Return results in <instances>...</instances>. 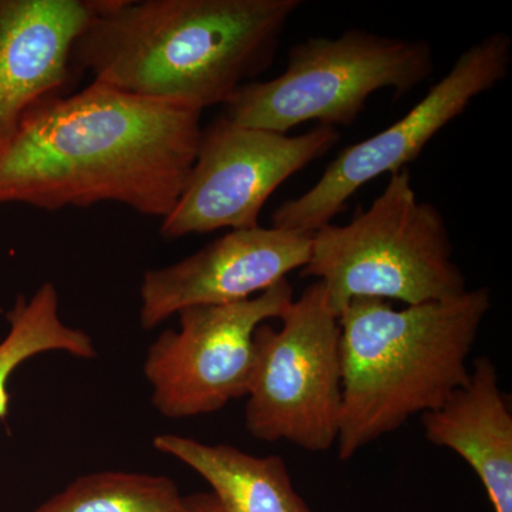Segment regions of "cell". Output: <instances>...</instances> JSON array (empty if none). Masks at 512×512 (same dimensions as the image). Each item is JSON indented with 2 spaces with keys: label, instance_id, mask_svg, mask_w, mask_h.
Listing matches in <instances>:
<instances>
[{
  "label": "cell",
  "instance_id": "6",
  "mask_svg": "<svg viewBox=\"0 0 512 512\" xmlns=\"http://www.w3.org/2000/svg\"><path fill=\"white\" fill-rule=\"evenodd\" d=\"M279 319L281 328L262 323L255 332L247 430L265 443L286 441L325 453L336 446L342 413L339 319L318 281Z\"/></svg>",
  "mask_w": 512,
  "mask_h": 512
},
{
  "label": "cell",
  "instance_id": "7",
  "mask_svg": "<svg viewBox=\"0 0 512 512\" xmlns=\"http://www.w3.org/2000/svg\"><path fill=\"white\" fill-rule=\"evenodd\" d=\"M511 63L512 40L507 33L478 40L402 119L343 148L308 191L282 202L272 215V227L312 235L332 224L360 188L383 174L406 170L478 96L504 82Z\"/></svg>",
  "mask_w": 512,
  "mask_h": 512
},
{
  "label": "cell",
  "instance_id": "14",
  "mask_svg": "<svg viewBox=\"0 0 512 512\" xmlns=\"http://www.w3.org/2000/svg\"><path fill=\"white\" fill-rule=\"evenodd\" d=\"M9 332L0 342V420L9 412L10 376L22 363L46 352H64L80 359L96 357L92 336L60 318L59 293L45 282L30 298L19 296L6 313Z\"/></svg>",
  "mask_w": 512,
  "mask_h": 512
},
{
  "label": "cell",
  "instance_id": "16",
  "mask_svg": "<svg viewBox=\"0 0 512 512\" xmlns=\"http://www.w3.org/2000/svg\"><path fill=\"white\" fill-rule=\"evenodd\" d=\"M185 512H227L212 493H197L184 497Z\"/></svg>",
  "mask_w": 512,
  "mask_h": 512
},
{
  "label": "cell",
  "instance_id": "10",
  "mask_svg": "<svg viewBox=\"0 0 512 512\" xmlns=\"http://www.w3.org/2000/svg\"><path fill=\"white\" fill-rule=\"evenodd\" d=\"M311 235L278 228L235 229L183 261L148 269L140 286L144 329L194 306L254 298L308 264Z\"/></svg>",
  "mask_w": 512,
  "mask_h": 512
},
{
  "label": "cell",
  "instance_id": "4",
  "mask_svg": "<svg viewBox=\"0 0 512 512\" xmlns=\"http://www.w3.org/2000/svg\"><path fill=\"white\" fill-rule=\"evenodd\" d=\"M301 275L322 284L336 318L355 299L412 306L467 291L446 220L419 200L407 168L390 175L382 194L348 224L332 222L313 232Z\"/></svg>",
  "mask_w": 512,
  "mask_h": 512
},
{
  "label": "cell",
  "instance_id": "3",
  "mask_svg": "<svg viewBox=\"0 0 512 512\" xmlns=\"http://www.w3.org/2000/svg\"><path fill=\"white\" fill-rule=\"evenodd\" d=\"M490 308V291L478 288L403 309L382 299H355L343 309L340 460L440 409L466 386L468 356Z\"/></svg>",
  "mask_w": 512,
  "mask_h": 512
},
{
  "label": "cell",
  "instance_id": "13",
  "mask_svg": "<svg viewBox=\"0 0 512 512\" xmlns=\"http://www.w3.org/2000/svg\"><path fill=\"white\" fill-rule=\"evenodd\" d=\"M153 446L204 478L227 512H313L296 493L281 457H256L177 434H160Z\"/></svg>",
  "mask_w": 512,
  "mask_h": 512
},
{
  "label": "cell",
  "instance_id": "9",
  "mask_svg": "<svg viewBox=\"0 0 512 512\" xmlns=\"http://www.w3.org/2000/svg\"><path fill=\"white\" fill-rule=\"evenodd\" d=\"M292 301L293 289L285 279L245 301L178 313L180 329L161 333L144 362L157 412L167 419H190L247 397L256 329L281 318Z\"/></svg>",
  "mask_w": 512,
  "mask_h": 512
},
{
  "label": "cell",
  "instance_id": "8",
  "mask_svg": "<svg viewBox=\"0 0 512 512\" xmlns=\"http://www.w3.org/2000/svg\"><path fill=\"white\" fill-rule=\"evenodd\" d=\"M339 138L336 128L319 124L289 136L242 126L222 114L202 128L194 164L177 204L161 224V235L178 239L259 227L271 195L329 153Z\"/></svg>",
  "mask_w": 512,
  "mask_h": 512
},
{
  "label": "cell",
  "instance_id": "12",
  "mask_svg": "<svg viewBox=\"0 0 512 512\" xmlns=\"http://www.w3.org/2000/svg\"><path fill=\"white\" fill-rule=\"evenodd\" d=\"M423 429L476 471L494 512H512V414L488 357H478L466 386L440 409L423 414Z\"/></svg>",
  "mask_w": 512,
  "mask_h": 512
},
{
  "label": "cell",
  "instance_id": "15",
  "mask_svg": "<svg viewBox=\"0 0 512 512\" xmlns=\"http://www.w3.org/2000/svg\"><path fill=\"white\" fill-rule=\"evenodd\" d=\"M33 512H185L171 478L103 471L76 478Z\"/></svg>",
  "mask_w": 512,
  "mask_h": 512
},
{
  "label": "cell",
  "instance_id": "5",
  "mask_svg": "<svg viewBox=\"0 0 512 512\" xmlns=\"http://www.w3.org/2000/svg\"><path fill=\"white\" fill-rule=\"evenodd\" d=\"M434 70L426 40L350 29L338 37H309L289 50L282 74L242 86L224 116L242 126L288 134L301 124L350 126L380 90L394 99L421 86Z\"/></svg>",
  "mask_w": 512,
  "mask_h": 512
},
{
  "label": "cell",
  "instance_id": "1",
  "mask_svg": "<svg viewBox=\"0 0 512 512\" xmlns=\"http://www.w3.org/2000/svg\"><path fill=\"white\" fill-rule=\"evenodd\" d=\"M201 114L97 82L42 101L0 146V205L116 202L163 221L197 156Z\"/></svg>",
  "mask_w": 512,
  "mask_h": 512
},
{
  "label": "cell",
  "instance_id": "11",
  "mask_svg": "<svg viewBox=\"0 0 512 512\" xmlns=\"http://www.w3.org/2000/svg\"><path fill=\"white\" fill-rule=\"evenodd\" d=\"M97 0H0V146L33 107L66 96Z\"/></svg>",
  "mask_w": 512,
  "mask_h": 512
},
{
  "label": "cell",
  "instance_id": "2",
  "mask_svg": "<svg viewBox=\"0 0 512 512\" xmlns=\"http://www.w3.org/2000/svg\"><path fill=\"white\" fill-rule=\"evenodd\" d=\"M301 8V0H97L74 46V70L202 113L271 67Z\"/></svg>",
  "mask_w": 512,
  "mask_h": 512
}]
</instances>
